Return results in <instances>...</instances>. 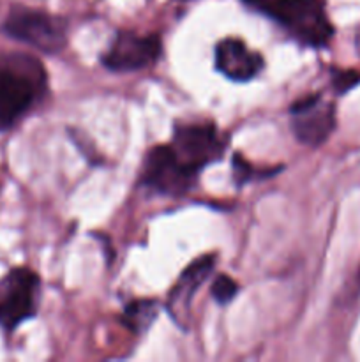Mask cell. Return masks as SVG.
I'll list each match as a JSON object with an SVG mask.
<instances>
[{"label":"cell","instance_id":"5","mask_svg":"<svg viewBox=\"0 0 360 362\" xmlns=\"http://www.w3.org/2000/svg\"><path fill=\"white\" fill-rule=\"evenodd\" d=\"M41 278L28 267H14L0 278V329L7 334L37 317Z\"/></svg>","mask_w":360,"mask_h":362},{"label":"cell","instance_id":"11","mask_svg":"<svg viewBox=\"0 0 360 362\" xmlns=\"http://www.w3.org/2000/svg\"><path fill=\"white\" fill-rule=\"evenodd\" d=\"M159 311L161 303L157 299H133L124 306L120 322L134 336H143L157 320Z\"/></svg>","mask_w":360,"mask_h":362},{"label":"cell","instance_id":"6","mask_svg":"<svg viewBox=\"0 0 360 362\" xmlns=\"http://www.w3.org/2000/svg\"><path fill=\"white\" fill-rule=\"evenodd\" d=\"M198 184V175L191 173L175 156L169 144L148 148L143 158L138 186L148 193L179 198Z\"/></svg>","mask_w":360,"mask_h":362},{"label":"cell","instance_id":"13","mask_svg":"<svg viewBox=\"0 0 360 362\" xmlns=\"http://www.w3.org/2000/svg\"><path fill=\"white\" fill-rule=\"evenodd\" d=\"M239 283L228 274H219L215 276V279L212 281L210 286V296L219 306H228L233 303L236 296H239Z\"/></svg>","mask_w":360,"mask_h":362},{"label":"cell","instance_id":"3","mask_svg":"<svg viewBox=\"0 0 360 362\" xmlns=\"http://www.w3.org/2000/svg\"><path fill=\"white\" fill-rule=\"evenodd\" d=\"M2 30L46 55H59L69 42V21L42 9L14 6L7 13Z\"/></svg>","mask_w":360,"mask_h":362},{"label":"cell","instance_id":"14","mask_svg":"<svg viewBox=\"0 0 360 362\" xmlns=\"http://www.w3.org/2000/svg\"><path fill=\"white\" fill-rule=\"evenodd\" d=\"M356 83H359V74L352 73V71H332V85L339 94H342Z\"/></svg>","mask_w":360,"mask_h":362},{"label":"cell","instance_id":"12","mask_svg":"<svg viewBox=\"0 0 360 362\" xmlns=\"http://www.w3.org/2000/svg\"><path fill=\"white\" fill-rule=\"evenodd\" d=\"M232 172L235 186L244 187L246 184L254 182V180L272 179V177L282 172V166H265V168H260V166L247 161L240 152H235L232 158Z\"/></svg>","mask_w":360,"mask_h":362},{"label":"cell","instance_id":"9","mask_svg":"<svg viewBox=\"0 0 360 362\" xmlns=\"http://www.w3.org/2000/svg\"><path fill=\"white\" fill-rule=\"evenodd\" d=\"M215 262H217V255L207 253L201 257L194 258L182 272H180L179 279H176L175 286L169 290V296L166 299V311L169 317L175 320L176 325L186 329L187 322H189L191 304H193V297L200 290V286L210 278V274L215 269Z\"/></svg>","mask_w":360,"mask_h":362},{"label":"cell","instance_id":"7","mask_svg":"<svg viewBox=\"0 0 360 362\" xmlns=\"http://www.w3.org/2000/svg\"><path fill=\"white\" fill-rule=\"evenodd\" d=\"M162 41L157 34L119 30L101 55V64L112 73H134L157 64Z\"/></svg>","mask_w":360,"mask_h":362},{"label":"cell","instance_id":"1","mask_svg":"<svg viewBox=\"0 0 360 362\" xmlns=\"http://www.w3.org/2000/svg\"><path fill=\"white\" fill-rule=\"evenodd\" d=\"M48 73L30 53H0V133L16 127L46 98Z\"/></svg>","mask_w":360,"mask_h":362},{"label":"cell","instance_id":"10","mask_svg":"<svg viewBox=\"0 0 360 362\" xmlns=\"http://www.w3.org/2000/svg\"><path fill=\"white\" fill-rule=\"evenodd\" d=\"M214 66L228 80L246 83L263 73L265 59L242 39L224 37L214 48Z\"/></svg>","mask_w":360,"mask_h":362},{"label":"cell","instance_id":"8","mask_svg":"<svg viewBox=\"0 0 360 362\" xmlns=\"http://www.w3.org/2000/svg\"><path fill=\"white\" fill-rule=\"evenodd\" d=\"M292 133L304 147L318 148L335 129V106L321 94H307L289 106Z\"/></svg>","mask_w":360,"mask_h":362},{"label":"cell","instance_id":"4","mask_svg":"<svg viewBox=\"0 0 360 362\" xmlns=\"http://www.w3.org/2000/svg\"><path fill=\"white\" fill-rule=\"evenodd\" d=\"M229 138L214 122H176L169 147L191 173L200 177L224 158Z\"/></svg>","mask_w":360,"mask_h":362},{"label":"cell","instance_id":"2","mask_svg":"<svg viewBox=\"0 0 360 362\" xmlns=\"http://www.w3.org/2000/svg\"><path fill=\"white\" fill-rule=\"evenodd\" d=\"M244 7L274 21L304 48L320 49L330 42L334 27L323 0H240Z\"/></svg>","mask_w":360,"mask_h":362}]
</instances>
